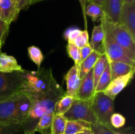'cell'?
<instances>
[{
    "mask_svg": "<svg viewBox=\"0 0 135 134\" xmlns=\"http://www.w3.org/2000/svg\"><path fill=\"white\" fill-rule=\"evenodd\" d=\"M17 62V59L11 55H9L0 51V72L2 73H12L14 72H24Z\"/></svg>",
    "mask_w": 135,
    "mask_h": 134,
    "instance_id": "2e32d148",
    "label": "cell"
},
{
    "mask_svg": "<svg viewBox=\"0 0 135 134\" xmlns=\"http://www.w3.org/2000/svg\"><path fill=\"white\" fill-rule=\"evenodd\" d=\"M23 126L0 123V134H24L26 130Z\"/></svg>",
    "mask_w": 135,
    "mask_h": 134,
    "instance_id": "f546056e",
    "label": "cell"
},
{
    "mask_svg": "<svg viewBox=\"0 0 135 134\" xmlns=\"http://www.w3.org/2000/svg\"><path fill=\"white\" fill-rule=\"evenodd\" d=\"M101 52L105 53L109 62H122L135 66V53L121 47L105 34L102 45Z\"/></svg>",
    "mask_w": 135,
    "mask_h": 134,
    "instance_id": "3957f363",
    "label": "cell"
},
{
    "mask_svg": "<svg viewBox=\"0 0 135 134\" xmlns=\"http://www.w3.org/2000/svg\"><path fill=\"white\" fill-rule=\"evenodd\" d=\"M11 1H13V2L15 4V5H16V4H17V1H18V0H11Z\"/></svg>",
    "mask_w": 135,
    "mask_h": 134,
    "instance_id": "b9f144b4",
    "label": "cell"
},
{
    "mask_svg": "<svg viewBox=\"0 0 135 134\" xmlns=\"http://www.w3.org/2000/svg\"><path fill=\"white\" fill-rule=\"evenodd\" d=\"M9 26L5 22L0 18V47H2L5 42L6 37L9 31Z\"/></svg>",
    "mask_w": 135,
    "mask_h": 134,
    "instance_id": "836d02e7",
    "label": "cell"
},
{
    "mask_svg": "<svg viewBox=\"0 0 135 134\" xmlns=\"http://www.w3.org/2000/svg\"><path fill=\"white\" fill-rule=\"evenodd\" d=\"M24 134H35V132L32 130H26ZM47 134H50V133Z\"/></svg>",
    "mask_w": 135,
    "mask_h": 134,
    "instance_id": "ab89813d",
    "label": "cell"
},
{
    "mask_svg": "<svg viewBox=\"0 0 135 134\" xmlns=\"http://www.w3.org/2000/svg\"><path fill=\"white\" fill-rule=\"evenodd\" d=\"M73 43L75 44L79 49L88 45L89 43V35H88V32L87 30L81 31L80 35L74 40Z\"/></svg>",
    "mask_w": 135,
    "mask_h": 134,
    "instance_id": "1f68e13d",
    "label": "cell"
},
{
    "mask_svg": "<svg viewBox=\"0 0 135 134\" xmlns=\"http://www.w3.org/2000/svg\"><path fill=\"white\" fill-rule=\"evenodd\" d=\"M63 115L67 120H83L91 124L98 122L92 107V101L75 99L72 106Z\"/></svg>",
    "mask_w": 135,
    "mask_h": 134,
    "instance_id": "5b68a950",
    "label": "cell"
},
{
    "mask_svg": "<svg viewBox=\"0 0 135 134\" xmlns=\"http://www.w3.org/2000/svg\"><path fill=\"white\" fill-rule=\"evenodd\" d=\"M28 53L30 60L36 65L38 69H40L44 60V55L42 51L38 47L32 45L28 47Z\"/></svg>",
    "mask_w": 135,
    "mask_h": 134,
    "instance_id": "4316f807",
    "label": "cell"
},
{
    "mask_svg": "<svg viewBox=\"0 0 135 134\" xmlns=\"http://www.w3.org/2000/svg\"><path fill=\"white\" fill-rule=\"evenodd\" d=\"M76 134H94V133L92 131V130H91V129H88V130H84V131L77 133Z\"/></svg>",
    "mask_w": 135,
    "mask_h": 134,
    "instance_id": "f35d334b",
    "label": "cell"
},
{
    "mask_svg": "<svg viewBox=\"0 0 135 134\" xmlns=\"http://www.w3.org/2000/svg\"><path fill=\"white\" fill-rule=\"evenodd\" d=\"M67 50L69 57L71 58L73 60V61L75 62L74 65L76 66L80 70V64H81L80 49L76 47L73 43H69L68 42L67 45Z\"/></svg>",
    "mask_w": 135,
    "mask_h": 134,
    "instance_id": "83f0119b",
    "label": "cell"
},
{
    "mask_svg": "<svg viewBox=\"0 0 135 134\" xmlns=\"http://www.w3.org/2000/svg\"><path fill=\"white\" fill-rule=\"evenodd\" d=\"M22 72H0V101L9 98L22 90Z\"/></svg>",
    "mask_w": 135,
    "mask_h": 134,
    "instance_id": "8992f818",
    "label": "cell"
},
{
    "mask_svg": "<svg viewBox=\"0 0 135 134\" xmlns=\"http://www.w3.org/2000/svg\"><path fill=\"white\" fill-rule=\"evenodd\" d=\"M126 123V119L119 113H113L110 118V123L112 127L116 129L123 127Z\"/></svg>",
    "mask_w": 135,
    "mask_h": 134,
    "instance_id": "4dcf8cb0",
    "label": "cell"
},
{
    "mask_svg": "<svg viewBox=\"0 0 135 134\" xmlns=\"http://www.w3.org/2000/svg\"><path fill=\"white\" fill-rule=\"evenodd\" d=\"M104 1L105 0H87V3L88 2H91L94 3L95 4H97V5H100L101 7H104Z\"/></svg>",
    "mask_w": 135,
    "mask_h": 134,
    "instance_id": "74e56055",
    "label": "cell"
},
{
    "mask_svg": "<svg viewBox=\"0 0 135 134\" xmlns=\"http://www.w3.org/2000/svg\"><path fill=\"white\" fill-rule=\"evenodd\" d=\"M24 92L33 100L49 96L62 97L66 94L54 78L51 69L40 68L37 71L25 70L22 72Z\"/></svg>",
    "mask_w": 135,
    "mask_h": 134,
    "instance_id": "6da1fadb",
    "label": "cell"
},
{
    "mask_svg": "<svg viewBox=\"0 0 135 134\" xmlns=\"http://www.w3.org/2000/svg\"><path fill=\"white\" fill-rule=\"evenodd\" d=\"M19 12L11 0H2L0 3V18L10 25L18 17Z\"/></svg>",
    "mask_w": 135,
    "mask_h": 134,
    "instance_id": "9a60e30c",
    "label": "cell"
},
{
    "mask_svg": "<svg viewBox=\"0 0 135 134\" xmlns=\"http://www.w3.org/2000/svg\"><path fill=\"white\" fill-rule=\"evenodd\" d=\"M90 129L94 134H116V131L114 128L99 122L92 123Z\"/></svg>",
    "mask_w": 135,
    "mask_h": 134,
    "instance_id": "f1b7e54d",
    "label": "cell"
},
{
    "mask_svg": "<svg viewBox=\"0 0 135 134\" xmlns=\"http://www.w3.org/2000/svg\"><path fill=\"white\" fill-rule=\"evenodd\" d=\"M75 99L69 95H65L61 97L55 104L54 112L64 114L72 106Z\"/></svg>",
    "mask_w": 135,
    "mask_h": 134,
    "instance_id": "d4e9b609",
    "label": "cell"
},
{
    "mask_svg": "<svg viewBox=\"0 0 135 134\" xmlns=\"http://www.w3.org/2000/svg\"><path fill=\"white\" fill-rule=\"evenodd\" d=\"M123 2H125V3H133V2H135V0H123Z\"/></svg>",
    "mask_w": 135,
    "mask_h": 134,
    "instance_id": "60d3db41",
    "label": "cell"
},
{
    "mask_svg": "<svg viewBox=\"0 0 135 134\" xmlns=\"http://www.w3.org/2000/svg\"><path fill=\"white\" fill-rule=\"evenodd\" d=\"M35 1L36 0H18L16 4V7L18 11L20 12L21 10H24L30 5L34 3Z\"/></svg>",
    "mask_w": 135,
    "mask_h": 134,
    "instance_id": "e575fe53",
    "label": "cell"
},
{
    "mask_svg": "<svg viewBox=\"0 0 135 134\" xmlns=\"http://www.w3.org/2000/svg\"><path fill=\"white\" fill-rule=\"evenodd\" d=\"M0 49H1V47H0Z\"/></svg>",
    "mask_w": 135,
    "mask_h": 134,
    "instance_id": "f6af8a7d",
    "label": "cell"
},
{
    "mask_svg": "<svg viewBox=\"0 0 135 134\" xmlns=\"http://www.w3.org/2000/svg\"><path fill=\"white\" fill-rule=\"evenodd\" d=\"M91 123L83 120H67L64 134H76L90 129Z\"/></svg>",
    "mask_w": 135,
    "mask_h": 134,
    "instance_id": "44dd1931",
    "label": "cell"
},
{
    "mask_svg": "<svg viewBox=\"0 0 135 134\" xmlns=\"http://www.w3.org/2000/svg\"><path fill=\"white\" fill-rule=\"evenodd\" d=\"M84 13H85V15L90 17L94 22L100 20L104 15V9L102 7L91 2L87 3Z\"/></svg>",
    "mask_w": 135,
    "mask_h": 134,
    "instance_id": "cb8c5ba5",
    "label": "cell"
},
{
    "mask_svg": "<svg viewBox=\"0 0 135 134\" xmlns=\"http://www.w3.org/2000/svg\"><path fill=\"white\" fill-rule=\"evenodd\" d=\"M54 110H50L45 113L39 120L37 123L36 126L33 128V131L34 132L41 133L42 134H47L48 133L47 131L50 130L52 123L53 117H54Z\"/></svg>",
    "mask_w": 135,
    "mask_h": 134,
    "instance_id": "ffe728a7",
    "label": "cell"
},
{
    "mask_svg": "<svg viewBox=\"0 0 135 134\" xmlns=\"http://www.w3.org/2000/svg\"><path fill=\"white\" fill-rule=\"evenodd\" d=\"M95 95V86L94 82L92 69L80 81L76 98L84 101H92Z\"/></svg>",
    "mask_w": 135,
    "mask_h": 134,
    "instance_id": "8fae6325",
    "label": "cell"
},
{
    "mask_svg": "<svg viewBox=\"0 0 135 134\" xmlns=\"http://www.w3.org/2000/svg\"><path fill=\"white\" fill-rule=\"evenodd\" d=\"M123 0H105L104 9V16L114 23H120V15Z\"/></svg>",
    "mask_w": 135,
    "mask_h": 134,
    "instance_id": "4fadbf2b",
    "label": "cell"
},
{
    "mask_svg": "<svg viewBox=\"0 0 135 134\" xmlns=\"http://www.w3.org/2000/svg\"><path fill=\"white\" fill-rule=\"evenodd\" d=\"M1 1H2V0H0V3H1Z\"/></svg>",
    "mask_w": 135,
    "mask_h": 134,
    "instance_id": "ee69618b",
    "label": "cell"
},
{
    "mask_svg": "<svg viewBox=\"0 0 135 134\" xmlns=\"http://www.w3.org/2000/svg\"><path fill=\"white\" fill-rule=\"evenodd\" d=\"M67 119L63 114L54 112L50 134H64Z\"/></svg>",
    "mask_w": 135,
    "mask_h": 134,
    "instance_id": "7402d4cb",
    "label": "cell"
},
{
    "mask_svg": "<svg viewBox=\"0 0 135 134\" xmlns=\"http://www.w3.org/2000/svg\"><path fill=\"white\" fill-rule=\"evenodd\" d=\"M119 24L127 30L135 40V2H123Z\"/></svg>",
    "mask_w": 135,
    "mask_h": 134,
    "instance_id": "9c48e42d",
    "label": "cell"
},
{
    "mask_svg": "<svg viewBox=\"0 0 135 134\" xmlns=\"http://www.w3.org/2000/svg\"><path fill=\"white\" fill-rule=\"evenodd\" d=\"M19 92L9 98L0 101V123L24 126L18 118L16 108L17 95Z\"/></svg>",
    "mask_w": 135,
    "mask_h": 134,
    "instance_id": "52a82bcc",
    "label": "cell"
},
{
    "mask_svg": "<svg viewBox=\"0 0 135 134\" xmlns=\"http://www.w3.org/2000/svg\"><path fill=\"white\" fill-rule=\"evenodd\" d=\"M79 2L80 3V6H81L82 11H83V17H84V26H85V30H86L87 28V20H86V16L85 15V13H84V11H85V7L86 5L87 4V0H79Z\"/></svg>",
    "mask_w": 135,
    "mask_h": 134,
    "instance_id": "8d00e7d4",
    "label": "cell"
},
{
    "mask_svg": "<svg viewBox=\"0 0 135 134\" xmlns=\"http://www.w3.org/2000/svg\"><path fill=\"white\" fill-rule=\"evenodd\" d=\"M61 97L59 96H49L40 99L33 100L32 106L28 113V122L30 120H39L47 112L50 110L54 111L55 102Z\"/></svg>",
    "mask_w": 135,
    "mask_h": 134,
    "instance_id": "ba28073f",
    "label": "cell"
},
{
    "mask_svg": "<svg viewBox=\"0 0 135 134\" xmlns=\"http://www.w3.org/2000/svg\"><path fill=\"white\" fill-rule=\"evenodd\" d=\"M92 51H93V49H92V47L90 46L89 43L80 49V60H81V63L83 60H85V59L90 55L91 53L92 52Z\"/></svg>",
    "mask_w": 135,
    "mask_h": 134,
    "instance_id": "d590c367",
    "label": "cell"
},
{
    "mask_svg": "<svg viewBox=\"0 0 135 134\" xmlns=\"http://www.w3.org/2000/svg\"><path fill=\"white\" fill-rule=\"evenodd\" d=\"M102 53L100 52V51L93 50L90 55L85 60L82 62L80 64V73H79L80 80L84 78V76L93 68L95 63H96Z\"/></svg>",
    "mask_w": 135,
    "mask_h": 134,
    "instance_id": "ac0fdd59",
    "label": "cell"
},
{
    "mask_svg": "<svg viewBox=\"0 0 135 134\" xmlns=\"http://www.w3.org/2000/svg\"><path fill=\"white\" fill-rule=\"evenodd\" d=\"M109 63L111 70L112 80L119 76L127 74L129 72L135 70V66H133L122 62L110 61Z\"/></svg>",
    "mask_w": 135,
    "mask_h": 134,
    "instance_id": "e0dca14e",
    "label": "cell"
},
{
    "mask_svg": "<svg viewBox=\"0 0 135 134\" xmlns=\"http://www.w3.org/2000/svg\"><path fill=\"white\" fill-rule=\"evenodd\" d=\"M92 107L98 122L112 127L110 118L114 113V100L103 91L97 92L92 100Z\"/></svg>",
    "mask_w": 135,
    "mask_h": 134,
    "instance_id": "277c9868",
    "label": "cell"
},
{
    "mask_svg": "<svg viewBox=\"0 0 135 134\" xmlns=\"http://www.w3.org/2000/svg\"><path fill=\"white\" fill-rule=\"evenodd\" d=\"M112 81V75H111V70L109 66V63L106 66L105 70L104 71L102 74L100 76L98 84L95 88V93L100 91H104L105 88L108 87L109 83Z\"/></svg>",
    "mask_w": 135,
    "mask_h": 134,
    "instance_id": "484cf974",
    "label": "cell"
},
{
    "mask_svg": "<svg viewBox=\"0 0 135 134\" xmlns=\"http://www.w3.org/2000/svg\"><path fill=\"white\" fill-rule=\"evenodd\" d=\"M108 63H109V61H108L106 55L104 53H102L100 57L97 60L96 63H95L93 68H92L95 88H96V85H97L98 81L100 76L103 74L104 71L105 70L107 64Z\"/></svg>",
    "mask_w": 135,
    "mask_h": 134,
    "instance_id": "603a6c76",
    "label": "cell"
},
{
    "mask_svg": "<svg viewBox=\"0 0 135 134\" xmlns=\"http://www.w3.org/2000/svg\"><path fill=\"white\" fill-rule=\"evenodd\" d=\"M100 22L105 34L111 39L121 47L135 53V40L124 26L109 20L104 15Z\"/></svg>",
    "mask_w": 135,
    "mask_h": 134,
    "instance_id": "7a4b0ae2",
    "label": "cell"
},
{
    "mask_svg": "<svg viewBox=\"0 0 135 134\" xmlns=\"http://www.w3.org/2000/svg\"><path fill=\"white\" fill-rule=\"evenodd\" d=\"M33 99L25 92L21 91L18 93L16 108L18 118L24 126L28 122V113L31 109Z\"/></svg>",
    "mask_w": 135,
    "mask_h": 134,
    "instance_id": "7c38bea8",
    "label": "cell"
},
{
    "mask_svg": "<svg viewBox=\"0 0 135 134\" xmlns=\"http://www.w3.org/2000/svg\"><path fill=\"white\" fill-rule=\"evenodd\" d=\"M116 134H123V133H121V132H119V131H116Z\"/></svg>",
    "mask_w": 135,
    "mask_h": 134,
    "instance_id": "7bdbcfd3",
    "label": "cell"
},
{
    "mask_svg": "<svg viewBox=\"0 0 135 134\" xmlns=\"http://www.w3.org/2000/svg\"><path fill=\"white\" fill-rule=\"evenodd\" d=\"M104 36H105V32L101 24L98 26H94L92 30L90 42H89L90 46L92 47V49L101 52V48Z\"/></svg>",
    "mask_w": 135,
    "mask_h": 134,
    "instance_id": "d6986e66",
    "label": "cell"
},
{
    "mask_svg": "<svg viewBox=\"0 0 135 134\" xmlns=\"http://www.w3.org/2000/svg\"><path fill=\"white\" fill-rule=\"evenodd\" d=\"M80 70L75 65L73 66L66 74L65 81L67 85V95L71 96L74 99L76 98V93L79 89L81 80L79 76Z\"/></svg>",
    "mask_w": 135,
    "mask_h": 134,
    "instance_id": "5bb4252c",
    "label": "cell"
},
{
    "mask_svg": "<svg viewBox=\"0 0 135 134\" xmlns=\"http://www.w3.org/2000/svg\"><path fill=\"white\" fill-rule=\"evenodd\" d=\"M79 28L71 27L67 29L64 32V38L69 43H73L74 40L79 36L81 33Z\"/></svg>",
    "mask_w": 135,
    "mask_h": 134,
    "instance_id": "d6a6232c",
    "label": "cell"
},
{
    "mask_svg": "<svg viewBox=\"0 0 135 134\" xmlns=\"http://www.w3.org/2000/svg\"><path fill=\"white\" fill-rule=\"evenodd\" d=\"M134 72L135 70L132 71L127 74L119 76L112 80L103 92L108 97L114 100L116 96L131 82L134 77Z\"/></svg>",
    "mask_w": 135,
    "mask_h": 134,
    "instance_id": "30bf717a",
    "label": "cell"
}]
</instances>
